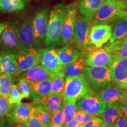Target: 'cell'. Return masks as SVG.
<instances>
[{"instance_id": "cell-1", "label": "cell", "mask_w": 127, "mask_h": 127, "mask_svg": "<svg viewBox=\"0 0 127 127\" xmlns=\"http://www.w3.org/2000/svg\"><path fill=\"white\" fill-rule=\"evenodd\" d=\"M65 12L66 7L64 4L57 5L51 10L44 43L47 47L56 48L61 45V31Z\"/></svg>"}, {"instance_id": "cell-2", "label": "cell", "mask_w": 127, "mask_h": 127, "mask_svg": "<svg viewBox=\"0 0 127 127\" xmlns=\"http://www.w3.org/2000/svg\"><path fill=\"white\" fill-rule=\"evenodd\" d=\"M82 76L94 93H97L113 82L110 66H85Z\"/></svg>"}, {"instance_id": "cell-3", "label": "cell", "mask_w": 127, "mask_h": 127, "mask_svg": "<svg viewBox=\"0 0 127 127\" xmlns=\"http://www.w3.org/2000/svg\"><path fill=\"white\" fill-rule=\"evenodd\" d=\"M127 3L125 1L105 0L102 7L96 12L92 20L93 25H105L121 18L127 11Z\"/></svg>"}, {"instance_id": "cell-4", "label": "cell", "mask_w": 127, "mask_h": 127, "mask_svg": "<svg viewBox=\"0 0 127 127\" xmlns=\"http://www.w3.org/2000/svg\"><path fill=\"white\" fill-rule=\"evenodd\" d=\"M9 23L13 27L20 41V50H26L36 47L32 23L25 16H18Z\"/></svg>"}, {"instance_id": "cell-5", "label": "cell", "mask_w": 127, "mask_h": 127, "mask_svg": "<svg viewBox=\"0 0 127 127\" xmlns=\"http://www.w3.org/2000/svg\"><path fill=\"white\" fill-rule=\"evenodd\" d=\"M94 92L85 81L82 75L76 77L65 78L64 100V101H78L85 95Z\"/></svg>"}, {"instance_id": "cell-6", "label": "cell", "mask_w": 127, "mask_h": 127, "mask_svg": "<svg viewBox=\"0 0 127 127\" xmlns=\"http://www.w3.org/2000/svg\"><path fill=\"white\" fill-rule=\"evenodd\" d=\"M78 4L72 3L66 7L65 15L61 31V42L64 45H70L74 42L76 20L77 18V10Z\"/></svg>"}, {"instance_id": "cell-7", "label": "cell", "mask_w": 127, "mask_h": 127, "mask_svg": "<svg viewBox=\"0 0 127 127\" xmlns=\"http://www.w3.org/2000/svg\"><path fill=\"white\" fill-rule=\"evenodd\" d=\"M90 21L85 18L80 14H78L74 31V42L81 48L89 50L91 48L90 41L91 31Z\"/></svg>"}, {"instance_id": "cell-8", "label": "cell", "mask_w": 127, "mask_h": 127, "mask_svg": "<svg viewBox=\"0 0 127 127\" xmlns=\"http://www.w3.org/2000/svg\"><path fill=\"white\" fill-rule=\"evenodd\" d=\"M48 7H44L39 9L35 14L32 20L34 35L36 39V47H40L44 42L47 36L49 21Z\"/></svg>"}, {"instance_id": "cell-9", "label": "cell", "mask_w": 127, "mask_h": 127, "mask_svg": "<svg viewBox=\"0 0 127 127\" xmlns=\"http://www.w3.org/2000/svg\"><path fill=\"white\" fill-rule=\"evenodd\" d=\"M77 109H82L94 115H101L107 105L100 99L97 94L92 93L83 96L77 101Z\"/></svg>"}, {"instance_id": "cell-10", "label": "cell", "mask_w": 127, "mask_h": 127, "mask_svg": "<svg viewBox=\"0 0 127 127\" xmlns=\"http://www.w3.org/2000/svg\"><path fill=\"white\" fill-rule=\"evenodd\" d=\"M5 24V28L0 34V51L15 54L20 50V39L13 27L9 23Z\"/></svg>"}, {"instance_id": "cell-11", "label": "cell", "mask_w": 127, "mask_h": 127, "mask_svg": "<svg viewBox=\"0 0 127 127\" xmlns=\"http://www.w3.org/2000/svg\"><path fill=\"white\" fill-rule=\"evenodd\" d=\"M39 63L51 74H63L58 57V49L56 48L47 47L40 50Z\"/></svg>"}, {"instance_id": "cell-12", "label": "cell", "mask_w": 127, "mask_h": 127, "mask_svg": "<svg viewBox=\"0 0 127 127\" xmlns=\"http://www.w3.org/2000/svg\"><path fill=\"white\" fill-rule=\"evenodd\" d=\"M39 51L35 48L19 50L15 54L19 75L37 65L39 63Z\"/></svg>"}, {"instance_id": "cell-13", "label": "cell", "mask_w": 127, "mask_h": 127, "mask_svg": "<svg viewBox=\"0 0 127 127\" xmlns=\"http://www.w3.org/2000/svg\"><path fill=\"white\" fill-rule=\"evenodd\" d=\"M97 95L107 105L121 103L127 95V88L112 82L108 86L97 93Z\"/></svg>"}, {"instance_id": "cell-14", "label": "cell", "mask_w": 127, "mask_h": 127, "mask_svg": "<svg viewBox=\"0 0 127 127\" xmlns=\"http://www.w3.org/2000/svg\"><path fill=\"white\" fill-rule=\"evenodd\" d=\"M114 58L107 47L93 50L85 58V64L89 66H110Z\"/></svg>"}, {"instance_id": "cell-15", "label": "cell", "mask_w": 127, "mask_h": 127, "mask_svg": "<svg viewBox=\"0 0 127 127\" xmlns=\"http://www.w3.org/2000/svg\"><path fill=\"white\" fill-rule=\"evenodd\" d=\"M32 103L19 102L11 104L7 117L11 121L27 124L32 114Z\"/></svg>"}, {"instance_id": "cell-16", "label": "cell", "mask_w": 127, "mask_h": 127, "mask_svg": "<svg viewBox=\"0 0 127 127\" xmlns=\"http://www.w3.org/2000/svg\"><path fill=\"white\" fill-rule=\"evenodd\" d=\"M112 35V29L111 25H93L90 31V41L95 48H99L110 40Z\"/></svg>"}, {"instance_id": "cell-17", "label": "cell", "mask_w": 127, "mask_h": 127, "mask_svg": "<svg viewBox=\"0 0 127 127\" xmlns=\"http://www.w3.org/2000/svg\"><path fill=\"white\" fill-rule=\"evenodd\" d=\"M110 68L113 82L127 88V58L115 60Z\"/></svg>"}, {"instance_id": "cell-18", "label": "cell", "mask_w": 127, "mask_h": 127, "mask_svg": "<svg viewBox=\"0 0 127 127\" xmlns=\"http://www.w3.org/2000/svg\"><path fill=\"white\" fill-rule=\"evenodd\" d=\"M0 74H7L14 77L19 75L15 54L0 51Z\"/></svg>"}, {"instance_id": "cell-19", "label": "cell", "mask_w": 127, "mask_h": 127, "mask_svg": "<svg viewBox=\"0 0 127 127\" xmlns=\"http://www.w3.org/2000/svg\"><path fill=\"white\" fill-rule=\"evenodd\" d=\"M105 0H79L78 10L80 15L89 21H92Z\"/></svg>"}, {"instance_id": "cell-20", "label": "cell", "mask_w": 127, "mask_h": 127, "mask_svg": "<svg viewBox=\"0 0 127 127\" xmlns=\"http://www.w3.org/2000/svg\"><path fill=\"white\" fill-rule=\"evenodd\" d=\"M52 94L51 77L43 81L32 82V92L30 98L33 102H37Z\"/></svg>"}, {"instance_id": "cell-21", "label": "cell", "mask_w": 127, "mask_h": 127, "mask_svg": "<svg viewBox=\"0 0 127 127\" xmlns=\"http://www.w3.org/2000/svg\"><path fill=\"white\" fill-rule=\"evenodd\" d=\"M123 114L121 103L108 105L104 112L101 114L102 120L107 127H114L117 120Z\"/></svg>"}, {"instance_id": "cell-22", "label": "cell", "mask_w": 127, "mask_h": 127, "mask_svg": "<svg viewBox=\"0 0 127 127\" xmlns=\"http://www.w3.org/2000/svg\"><path fill=\"white\" fill-rule=\"evenodd\" d=\"M58 54L61 65L69 64L82 57V51L69 45L58 49Z\"/></svg>"}, {"instance_id": "cell-23", "label": "cell", "mask_w": 127, "mask_h": 127, "mask_svg": "<svg viewBox=\"0 0 127 127\" xmlns=\"http://www.w3.org/2000/svg\"><path fill=\"white\" fill-rule=\"evenodd\" d=\"M51 73L41 65H37L31 69L24 72L20 76V78H25L32 82L43 81L51 77Z\"/></svg>"}, {"instance_id": "cell-24", "label": "cell", "mask_w": 127, "mask_h": 127, "mask_svg": "<svg viewBox=\"0 0 127 127\" xmlns=\"http://www.w3.org/2000/svg\"><path fill=\"white\" fill-rule=\"evenodd\" d=\"M85 66V59L82 57L72 63L62 65V71L65 78L68 77H76L82 75Z\"/></svg>"}, {"instance_id": "cell-25", "label": "cell", "mask_w": 127, "mask_h": 127, "mask_svg": "<svg viewBox=\"0 0 127 127\" xmlns=\"http://www.w3.org/2000/svg\"><path fill=\"white\" fill-rule=\"evenodd\" d=\"M112 23V25L111 26L112 29V35L109 43L123 39L127 36V21L119 18Z\"/></svg>"}, {"instance_id": "cell-26", "label": "cell", "mask_w": 127, "mask_h": 127, "mask_svg": "<svg viewBox=\"0 0 127 127\" xmlns=\"http://www.w3.org/2000/svg\"><path fill=\"white\" fill-rule=\"evenodd\" d=\"M64 100L63 95L51 94L37 102H40L52 116L60 108Z\"/></svg>"}, {"instance_id": "cell-27", "label": "cell", "mask_w": 127, "mask_h": 127, "mask_svg": "<svg viewBox=\"0 0 127 127\" xmlns=\"http://www.w3.org/2000/svg\"><path fill=\"white\" fill-rule=\"evenodd\" d=\"M107 47L110 51L115 60L127 58V38H125L121 40L109 43Z\"/></svg>"}, {"instance_id": "cell-28", "label": "cell", "mask_w": 127, "mask_h": 127, "mask_svg": "<svg viewBox=\"0 0 127 127\" xmlns=\"http://www.w3.org/2000/svg\"><path fill=\"white\" fill-rule=\"evenodd\" d=\"M25 8L23 0H0V12L10 13L21 11Z\"/></svg>"}, {"instance_id": "cell-29", "label": "cell", "mask_w": 127, "mask_h": 127, "mask_svg": "<svg viewBox=\"0 0 127 127\" xmlns=\"http://www.w3.org/2000/svg\"><path fill=\"white\" fill-rule=\"evenodd\" d=\"M32 105V114L42 122L45 127L49 126L51 124L52 115L51 114L40 102H33Z\"/></svg>"}, {"instance_id": "cell-30", "label": "cell", "mask_w": 127, "mask_h": 127, "mask_svg": "<svg viewBox=\"0 0 127 127\" xmlns=\"http://www.w3.org/2000/svg\"><path fill=\"white\" fill-rule=\"evenodd\" d=\"M64 120L63 126L65 127L66 125L71 120L75 118L77 112V101H64Z\"/></svg>"}, {"instance_id": "cell-31", "label": "cell", "mask_w": 127, "mask_h": 127, "mask_svg": "<svg viewBox=\"0 0 127 127\" xmlns=\"http://www.w3.org/2000/svg\"><path fill=\"white\" fill-rule=\"evenodd\" d=\"M63 74H51V79L52 83V93L63 95L65 79Z\"/></svg>"}, {"instance_id": "cell-32", "label": "cell", "mask_w": 127, "mask_h": 127, "mask_svg": "<svg viewBox=\"0 0 127 127\" xmlns=\"http://www.w3.org/2000/svg\"><path fill=\"white\" fill-rule=\"evenodd\" d=\"M14 78L12 75L0 74V96H8Z\"/></svg>"}, {"instance_id": "cell-33", "label": "cell", "mask_w": 127, "mask_h": 127, "mask_svg": "<svg viewBox=\"0 0 127 127\" xmlns=\"http://www.w3.org/2000/svg\"><path fill=\"white\" fill-rule=\"evenodd\" d=\"M22 98H30L32 92V82L25 78H20L18 85Z\"/></svg>"}, {"instance_id": "cell-34", "label": "cell", "mask_w": 127, "mask_h": 127, "mask_svg": "<svg viewBox=\"0 0 127 127\" xmlns=\"http://www.w3.org/2000/svg\"><path fill=\"white\" fill-rule=\"evenodd\" d=\"M8 97L9 102L10 104L21 102V101L23 99V98H22L21 94L17 85L15 84H12Z\"/></svg>"}, {"instance_id": "cell-35", "label": "cell", "mask_w": 127, "mask_h": 127, "mask_svg": "<svg viewBox=\"0 0 127 127\" xmlns=\"http://www.w3.org/2000/svg\"><path fill=\"white\" fill-rule=\"evenodd\" d=\"M96 117L95 115H92L86 111L82 110V109H79V110H77L75 118L78 121L79 124L83 126L84 124L90 122V121Z\"/></svg>"}, {"instance_id": "cell-36", "label": "cell", "mask_w": 127, "mask_h": 127, "mask_svg": "<svg viewBox=\"0 0 127 127\" xmlns=\"http://www.w3.org/2000/svg\"><path fill=\"white\" fill-rule=\"evenodd\" d=\"M10 105L8 96H0V120L7 117Z\"/></svg>"}, {"instance_id": "cell-37", "label": "cell", "mask_w": 127, "mask_h": 127, "mask_svg": "<svg viewBox=\"0 0 127 127\" xmlns=\"http://www.w3.org/2000/svg\"><path fill=\"white\" fill-rule=\"evenodd\" d=\"M64 120V103L61 104V107L57 110L55 114L52 116L51 124L53 125L60 127H64L63 126Z\"/></svg>"}, {"instance_id": "cell-38", "label": "cell", "mask_w": 127, "mask_h": 127, "mask_svg": "<svg viewBox=\"0 0 127 127\" xmlns=\"http://www.w3.org/2000/svg\"><path fill=\"white\" fill-rule=\"evenodd\" d=\"M27 125L28 127H45L42 122L32 114L28 120Z\"/></svg>"}, {"instance_id": "cell-39", "label": "cell", "mask_w": 127, "mask_h": 127, "mask_svg": "<svg viewBox=\"0 0 127 127\" xmlns=\"http://www.w3.org/2000/svg\"><path fill=\"white\" fill-rule=\"evenodd\" d=\"M106 127L104 125L102 120L99 118H94L93 120L90 121V122L84 124L82 127Z\"/></svg>"}, {"instance_id": "cell-40", "label": "cell", "mask_w": 127, "mask_h": 127, "mask_svg": "<svg viewBox=\"0 0 127 127\" xmlns=\"http://www.w3.org/2000/svg\"><path fill=\"white\" fill-rule=\"evenodd\" d=\"M114 127H127V120L123 114L117 120L114 125Z\"/></svg>"}, {"instance_id": "cell-41", "label": "cell", "mask_w": 127, "mask_h": 127, "mask_svg": "<svg viewBox=\"0 0 127 127\" xmlns=\"http://www.w3.org/2000/svg\"><path fill=\"white\" fill-rule=\"evenodd\" d=\"M11 124V121L7 117L0 120V127H10Z\"/></svg>"}, {"instance_id": "cell-42", "label": "cell", "mask_w": 127, "mask_h": 127, "mask_svg": "<svg viewBox=\"0 0 127 127\" xmlns=\"http://www.w3.org/2000/svg\"><path fill=\"white\" fill-rule=\"evenodd\" d=\"M122 108H123V114L125 115V118L127 120V95L125 96L124 99L123 100V102H121Z\"/></svg>"}, {"instance_id": "cell-43", "label": "cell", "mask_w": 127, "mask_h": 127, "mask_svg": "<svg viewBox=\"0 0 127 127\" xmlns=\"http://www.w3.org/2000/svg\"><path fill=\"white\" fill-rule=\"evenodd\" d=\"M65 127H82V126L79 124L75 118H74L66 125Z\"/></svg>"}, {"instance_id": "cell-44", "label": "cell", "mask_w": 127, "mask_h": 127, "mask_svg": "<svg viewBox=\"0 0 127 127\" xmlns=\"http://www.w3.org/2000/svg\"><path fill=\"white\" fill-rule=\"evenodd\" d=\"M10 127H28L27 124L11 121Z\"/></svg>"}, {"instance_id": "cell-45", "label": "cell", "mask_w": 127, "mask_h": 127, "mask_svg": "<svg viewBox=\"0 0 127 127\" xmlns=\"http://www.w3.org/2000/svg\"><path fill=\"white\" fill-rule=\"evenodd\" d=\"M5 27H6L5 24L0 23V34H1V33L2 32V31L5 30Z\"/></svg>"}, {"instance_id": "cell-46", "label": "cell", "mask_w": 127, "mask_h": 127, "mask_svg": "<svg viewBox=\"0 0 127 127\" xmlns=\"http://www.w3.org/2000/svg\"><path fill=\"white\" fill-rule=\"evenodd\" d=\"M121 18L124 19V20L127 21V11H124V12H123V15H122L121 17Z\"/></svg>"}, {"instance_id": "cell-47", "label": "cell", "mask_w": 127, "mask_h": 127, "mask_svg": "<svg viewBox=\"0 0 127 127\" xmlns=\"http://www.w3.org/2000/svg\"><path fill=\"white\" fill-rule=\"evenodd\" d=\"M47 127H60L57 126V125H53V124H50V125H49V126H48Z\"/></svg>"}, {"instance_id": "cell-48", "label": "cell", "mask_w": 127, "mask_h": 127, "mask_svg": "<svg viewBox=\"0 0 127 127\" xmlns=\"http://www.w3.org/2000/svg\"><path fill=\"white\" fill-rule=\"evenodd\" d=\"M117 1H123V0H117Z\"/></svg>"}, {"instance_id": "cell-49", "label": "cell", "mask_w": 127, "mask_h": 127, "mask_svg": "<svg viewBox=\"0 0 127 127\" xmlns=\"http://www.w3.org/2000/svg\"><path fill=\"white\" fill-rule=\"evenodd\" d=\"M126 38H127V36H126Z\"/></svg>"}, {"instance_id": "cell-50", "label": "cell", "mask_w": 127, "mask_h": 127, "mask_svg": "<svg viewBox=\"0 0 127 127\" xmlns=\"http://www.w3.org/2000/svg\"></svg>"}, {"instance_id": "cell-51", "label": "cell", "mask_w": 127, "mask_h": 127, "mask_svg": "<svg viewBox=\"0 0 127 127\" xmlns=\"http://www.w3.org/2000/svg\"></svg>"}]
</instances>
